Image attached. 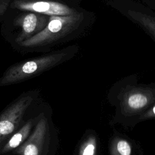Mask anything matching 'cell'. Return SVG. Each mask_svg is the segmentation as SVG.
Instances as JSON below:
<instances>
[{
	"instance_id": "obj_8",
	"label": "cell",
	"mask_w": 155,
	"mask_h": 155,
	"mask_svg": "<svg viewBox=\"0 0 155 155\" xmlns=\"http://www.w3.org/2000/svg\"><path fill=\"white\" fill-rule=\"evenodd\" d=\"M36 119L35 118L30 119L24 124V125L16 131L2 146L0 149V153H7L19 147L29 136L32 127L36 123Z\"/></svg>"
},
{
	"instance_id": "obj_12",
	"label": "cell",
	"mask_w": 155,
	"mask_h": 155,
	"mask_svg": "<svg viewBox=\"0 0 155 155\" xmlns=\"http://www.w3.org/2000/svg\"><path fill=\"white\" fill-rule=\"evenodd\" d=\"M94 147L93 145H88L84 150L83 155H93Z\"/></svg>"
},
{
	"instance_id": "obj_11",
	"label": "cell",
	"mask_w": 155,
	"mask_h": 155,
	"mask_svg": "<svg viewBox=\"0 0 155 155\" xmlns=\"http://www.w3.org/2000/svg\"><path fill=\"white\" fill-rule=\"evenodd\" d=\"M142 1L145 5L155 11V0H142Z\"/></svg>"
},
{
	"instance_id": "obj_3",
	"label": "cell",
	"mask_w": 155,
	"mask_h": 155,
	"mask_svg": "<svg viewBox=\"0 0 155 155\" xmlns=\"http://www.w3.org/2000/svg\"><path fill=\"white\" fill-rule=\"evenodd\" d=\"M83 0H8V6L21 11L37 12L50 16H68L84 8Z\"/></svg>"
},
{
	"instance_id": "obj_4",
	"label": "cell",
	"mask_w": 155,
	"mask_h": 155,
	"mask_svg": "<svg viewBox=\"0 0 155 155\" xmlns=\"http://www.w3.org/2000/svg\"><path fill=\"white\" fill-rule=\"evenodd\" d=\"M105 3L139 26L155 40V11L134 0H107Z\"/></svg>"
},
{
	"instance_id": "obj_6",
	"label": "cell",
	"mask_w": 155,
	"mask_h": 155,
	"mask_svg": "<svg viewBox=\"0 0 155 155\" xmlns=\"http://www.w3.org/2000/svg\"><path fill=\"white\" fill-rule=\"evenodd\" d=\"M16 18L15 24L20 26L21 32L15 39V44H19L42 31L47 25L49 16L37 12L24 11Z\"/></svg>"
},
{
	"instance_id": "obj_2",
	"label": "cell",
	"mask_w": 155,
	"mask_h": 155,
	"mask_svg": "<svg viewBox=\"0 0 155 155\" xmlns=\"http://www.w3.org/2000/svg\"><path fill=\"white\" fill-rule=\"evenodd\" d=\"M79 47L70 45L41 56L16 63L10 67L0 78V86L17 84L41 74L45 71L73 58Z\"/></svg>"
},
{
	"instance_id": "obj_7",
	"label": "cell",
	"mask_w": 155,
	"mask_h": 155,
	"mask_svg": "<svg viewBox=\"0 0 155 155\" xmlns=\"http://www.w3.org/2000/svg\"><path fill=\"white\" fill-rule=\"evenodd\" d=\"M47 133V120L41 114L36 121L33 131L16 149V153L19 155H45Z\"/></svg>"
},
{
	"instance_id": "obj_13",
	"label": "cell",
	"mask_w": 155,
	"mask_h": 155,
	"mask_svg": "<svg viewBox=\"0 0 155 155\" xmlns=\"http://www.w3.org/2000/svg\"><path fill=\"white\" fill-rule=\"evenodd\" d=\"M153 113L155 114V107H154V108L153 109Z\"/></svg>"
},
{
	"instance_id": "obj_1",
	"label": "cell",
	"mask_w": 155,
	"mask_h": 155,
	"mask_svg": "<svg viewBox=\"0 0 155 155\" xmlns=\"http://www.w3.org/2000/svg\"><path fill=\"white\" fill-rule=\"evenodd\" d=\"M94 21V13L85 8L71 15L51 16L42 31L15 46L24 53L51 52L55 47L84 36Z\"/></svg>"
},
{
	"instance_id": "obj_9",
	"label": "cell",
	"mask_w": 155,
	"mask_h": 155,
	"mask_svg": "<svg viewBox=\"0 0 155 155\" xmlns=\"http://www.w3.org/2000/svg\"><path fill=\"white\" fill-rule=\"evenodd\" d=\"M148 99L147 95L142 91H134L127 98V104L129 107L133 109L143 108L148 103Z\"/></svg>"
},
{
	"instance_id": "obj_10",
	"label": "cell",
	"mask_w": 155,
	"mask_h": 155,
	"mask_svg": "<svg viewBox=\"0 0 155 155\" xmlns=\"http://www.w3.org/2000/svg\"><path fill=\"white\" fill-rule=\"evenodd\" d=\"M117 148L121 155H130L131 148L129 143L125 140H120L117 143Z\"/></svg>"
},
{
	"instance_id": "obj_5",
	"label": "cell",
	"mask_w": 155,
	"mask_h": 155,
	"mask_svg": "<svg viewBox=\"0 0 155 155\" xmlns=\"http://www.w3.org/2000/svg\"><path fill=\"white\" fill-rule=\"evenodd\" d=\"M34 100L33 94H26L15 101L0 114V143L17 131L24 115Z\"/></svg>"
}]
</instances>
